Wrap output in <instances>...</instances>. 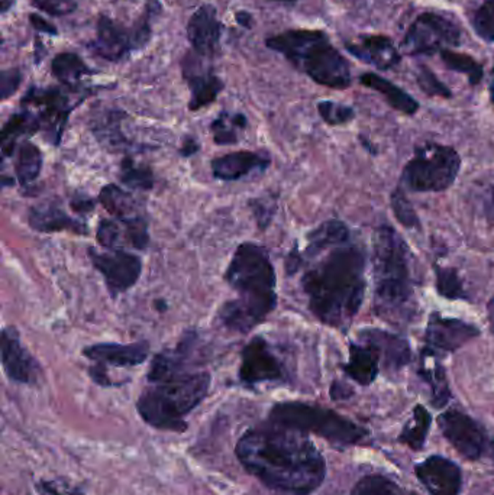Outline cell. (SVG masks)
Returning <instances> with one entry per match:
<instances>
[{
	"label": "cell",
	"instance_id": "obj_1",
	"mask_svg": "<svg viewBox=\"0 0 494 495\" xmlns=\"http://www.w3.org/2000/svg\"><path fill=\"white\" fill-rule=\"evenodd\" d=\"M235 455L265 487L283 495H309L326 475L321 452L309 433L268 421L239 438Z\"/></svg>",
	"mask_w": 494,
	"mask_h": 495
},
{
	"label": "cell",
	"instance_id": "obj_2",
	"mask_svg": "<svg viewBox=\"0 0 494 495\" xmlns=\"http://www.w3.org/2000/svg\"><path fill=\"white\" fill-rule=\"evenodd\" d=\"M305 271L303 293L310 312L331 327H345L355 319L366 294V256L348 240L329 249Z\"/></svg>",
	"mask_w": 494,
	"mask_h": 495
},
{
	"label": "cell",
	"instance_id": "obj_3",
	"mask_svg": "<svg viewBox=\"0 0 494 495\" xmlns=\"http://www.w3.org/2000/svg\"><path fill=\"white\" fill-rule=\"evenodd\" d=\"M225 280L239 297L219 308V320L232 332L248 334L277 306L276 271L267 249L251 242L239 245Z\"/></svg>",
	"mask_w": 494,
	"mask_h": 495
},
{
	"label": "cell",
	"instance_id": "obj_4",
	"mask_svg": "<svg viewBox=\"0 0 494 495\" xmlns=\"http://www.w3.org/2000/svg\"><path fill=\"white\" fill-rule=\"evenodd\" d=\"M374 312L392 323L415 316V256L392 226L383 225L373 237Z\"/></svg>",
	"mask_w": 494,
	"mask_h": 495
},
{
	"label": "cell",
	"instance_id": "obj_5",
	"mask_svg": "<svg viewBox=\"0 0 494 495\" xmlns=\"http://www.w3.org/2000/svg\"><path fill=\"white\" fill-rule=\"evenodd\" d=\"M265 46L284 56L293 67L316 84L345 91L352 84L350 61L319 30H290L265 39Z\"/></svg>",
	"mask_w": 494,
	"mask_h": 495
},
{
	"label": "cell",
	"instance_id": "obj_6",
	"mask_svg": "<svg viewBox=\"0 0 494 495\" xmlns=\"http://www.w3.org/2000/svg\"><path fill=\"white\" fill-rule=\"evenodd\" d=\"M212 377L206 371L186 372L154 383L138 397L141 419L159 430L185 431L189 416L211 390Z\"/></svg>",
	"mask_w": 494,
	"mask_h": 495
},
{
	"label": "cell",
	"instance_id": "obj_7",
	"mask_svg": "<svg viewBox=\"0 0 494 495\" xmlns=\"http://www.w3.org/2000/svg\"><path fill=\"white\" fill-rule=\"evenodd\" d=\"M270 421L305 433L321 436L340 447H350L364 440L366 429L321 405L300 402L277 403L270 410Z\"/></svg>",
	"mask_w": 494,
	"mask_h": 495
},
{
	"label": "cell",
	"instance_id": "obj_8",
	"mask_svg": "<svg viewBox=\"0 0 494 495\" xmlns=\"http://www.w3.org/2000/svg\"><path fill=\"white\" fill-rule=\"evenodd\" d=\"M461 157L453 147L427 143L416 147L404 165L400 183L409 192L439 193L448 190L460 173Z\"/></svg>",
	"mask_w": 494,
	"mask_h": 495
},
{
	"label": "cell",
	"instance_id": "obj_9",
	"mask_svg": "<svg viewBox=\"0 0 494 495\" xmlns=\"http://www.w3.org/2000/svg\"><path fill=\"white\" fill-rule=\"evenodd\" d=\"M160 6L150 2L141 21L133 27H124L108 16H100L96 27L95 41L91 42V51L108 61H121L134 51L145 47L152 38V22L159 13Z\"/></svg>",
	"mask_w": 494,
	"mask_h": 495
},
{
	"label": "cell",
	"instance_id": "obj_10",
	"mask_svg": "<svg viewBox=\"0 0 494 495\" xmlns=\"http://www.w3.org/2000/svg\"><path fill=\"white\" fill-rule=\"evenodd\" d=\"M463 28L448 16L437 12H423L409 25L400 49L411 56H432L446 48L463 44Z\"/></svg>",
	"mask_w": 494,
	"mask_h": 495
},
{
	"label": "cell",
	"instance_id": "obj_11",
	"mask_svg": "<svg viewBox=\"0 0 494 495\" xmlns=\"http://www.w3.org/2000/svg\"><path fill=\"white\" fill-rule=\"evenodd\" d=\"M442 435L446 436L458 454L470 461L491 458L494 442L486 429L460 410L451 409L438 417Z\"/></svg>",
	"mask_w": 494,
	"mask_h": 495
},
{
	"label": "cell",
	"instance_id": "obj_12",
	"mask_svg": "<svg viewBox=\"0 0 494 495\" xmlns=\"http://www.w3.org/2000/svg\"><path fill=\"white\" fill-rule=\"evenodd\" d=\"M22 105L39 109V113L35 115L41 124V131L46 132V139L53 145H60L68 115L73 110L72 101L67 94L58 89L32 87L22 99Z\"/></svg>",
	"mask_w": 494,
	"mask_h": 495
},
{
	"label": "cell",
	"instance_id": "obj_13",
	"mask_svg": "<svg viewBox=\"0 0 494 495\" xmlns=\"http://www.w3.org/2000/svg\"><path fill=\"white\" fill-rule=\"evenodd\" d=\"M89 256L96 270L105 278L106 287L114 297L133 289L143 274L140 256L125 249L98 252L89 248Z\"/></svg>",
	"mask_w": 494,
	"mask_h": 495
},
{
	"label": "cell",
	"instance_id": "obj_14",
	"mask_svg": "<svg viewBox=\"0 0 494 495\" xmlns=\"http://www.w3.org/2000/svg\"><path fill=\"white\" fill-rule=\"evenodd\" d=\"M239 379L249 386L282 383L287 379L286 367L268 342L256 336L242 349Z\"/></svg>",
	"mask_w": 494,
	"mask_h": 495
},
{
	"label": "cell",
	"instance_id": "obj_15",
	"mask_svg": "<svg viewBox=\"0 0 494 495\" xmlns=\"http://www.w3.org/2000/svg\"><path fill=\"white\" fill-rule=\"evenodd\" d=\"M479 327L455 317H444L441 313H430L425 330L428 348L435 352H455L465 343L479 338Z\"/></svg>",
	"mask_w": 494,
	"mask_h": 495
},
{
	"label": "cell",
	"instance_id": "obj_16",
	"mask_svg": "<svg viewBox=\"0 0 494 495\" xmlns=\"http://www.w3.org/2000/svg\"><path fill=\"white\" fill-rule=\"evenodd\" d=\"M197 341L199 334L195 330H187L176 348L167 349L155 355L147 376L150 384L193 372L192 368L196 365Z\"/></svg>",
	"mask_w": 494,
	"mask_h": 495
},
{
	"label": "cell",
	"instance_id": "obj_17",
	"mask_svg": "<svg viewBox=\"0 0 494 495\" xmlns=\"http://www.w3.org/2000/svg\"><path fill=\"white\" fill-rule=\"evenodd\" d=\"M2 364L13 383L34 386L41 376L39 360L22 345L15 327H4L2 332Z\"/></svg>",
	"mask_w": 494,
	"mask_h": 495
},
{
	"label": "cell",
	"instance_id": "obj_18",
	"mask_svg": "<svg viewBox=\"0 0 494 495\" xmlns=\"http://www.w3.org/2000/svg\"><path fill=\"white\" fill-rule=\"evenodd\" d=\"M343 47L355 60L377 68L378 72H389L403 60V54L387 35L361 34L354 41H345Z\"/></svg>",
	"mask_w": 494,
	"mask_h": 495
},
{
	"label": "cell",
	"instance_id": "obj_19",
	"mask_svg": "<svg viewBox=\"0 0 494 495\" xmlns=\"http://www.w3.org/2000/svg\"><path fill=\"white\" fill-rule=\"evenodd\" d=\"M202 58L204 56L193 51L183 61V75L190 89L189 109L193 112L212 105L223 91L222 80L202 63Z\"/></svg>",
	"mask_w": 494,
	"mask_h": 495
},
{
	"label": "cell",
	"instance_id": "obj_20",
	"mask_svg": "<svg viewBox=\"0 0 494 495\" xmlns=\"http://www.w3.org/2000/svg\"><path fill=\"white\" fill-rule=\"evenodd\" d=\"M420 484L429 495H460L463 488V473L460 466L441 455H432L415 466Z\"/></svg>",
	"mask_w": 494,
	"mask_h": 495
},
{
	"label": "cell",
	"instance_id": "obj_21",
	"mask_svg": "<svg viewBox=\"0 0 494 495\" xmlns=\"http://www.w3.org/2000/svg\"><path fill=\"white\" fill-rule=\"evenodd\" d=\"M222 35V23L218 19V12L212 4L200 6L187 23V39L193 51L209 58L218 53L219 42Z\"/></svg>",
	"mask_w": 494,
	"mask_h": 495
},
{
	"label": "cell",
	"instance_id": "obj_22",
	"mask_svg": "<svg viewBox=\"0 0 494 495\" xmlns=\"http://www.w3.org/2000/svg\"><path fill=\"white\" fill-rule=\"evenodd\" d=\"M359 338L361 343L370 345L378 353L380 362L386 369L400 371L411 362V345L406 339L400 338L399 334L370 327L361 330Z\"/></svg>",
	"mask_w": 494,
	"mask_h": 495
},
{
	"label": "cell",
	"instance_id": "obj_23",
	"mask_svg": "<svg viewBox=\"0 0 494 495\" xmlns=\"http://www.w3.org/2000/svg\"><path fill=\"white\" fill-rule=\"evenodd\" d=\"M270 155L253 152V151H238L222 155L212 161V173L223 181H238L251 174L264 173L270 167Z\"/></svg>",
	"mask_w": 494,
	"mask_h": 495
},
{
	"label": "cell",
	"instance_id": "obj_24",
	"mask_svg": "<svg viewBox=\"0 0 494 495\" xmlns=\"http://www.w3.org/2000/svg\"><path fill=\"white\" fill-rule=\"evenodd\" d=\"M150 353L147 342H135L129 345L121 343H96L83 349V355L95 364L114 365V367H136L145 362Z\"/></svg>",
	"mask_w": 494,
	"mask_h": 495
},
{
	"label": "cell",
	"instance_id": "obj_25",
	"mask_svg": "<svg viewBox=\"0 0 494 495\" xmlns=\"http://www.w3.org/2000/svg\"><path fill=\"white\" fill-rule=\"evenodd\" d=\"M28 221L32 230L41 233L67 232L86 235L87 228L83 221L68 216L61 207L53 203L32 207L28 214Z\"/></svg>",
	"mask_w": 494,
	"mask_h": 495
},
{
	"label": "cell",
	"instance_id": "obj_26",
	"mask_svg": "<svg viewBox=\"0 0 494 495\" xmlns=\"http://www.w3.org/2000/svg\"><path fill=\"white\" fill-rule=\"evenodd\" d=\"M359 82L361 86L380 93L385 100L392 106L393 109L397 110V112L413 117L420 109L419 101L413 96H411L408 91H403L402 87L386 79L383 75L377 74V73H362V74H360Z\"/></svg>",
	"mask_w": 494,
	"mask_h": 495
},
{
	"label": "cell",
	"instance_id": "obj_27",
	"mask_svg": "<svg viewBox=\"0 0 494 495\" xmlns=\"http://www.w3.org/2000/svg\"><path fill=\"white\" fill-rule=\"evenodd\" d=\"M350 230L341 221H328L308 235V245L302 256L303 264L321 256L324 252L333 249L334 247L345 244L350 240Z\"/></svg>",
	"mask_w": 494,
	"mask_h": 495
},
{
	"label": "cell",
	"instance_id": "obj_28",
	"mask_svg": "<svg viewBox=\"0 0 494 495\" xmlns=\"http://www.w3.org/2000/svg\"><path fill=\"white\" fill-rule=\"evenodd\" d=\"M378 353L366 343H350V360L343 365V372L360 386H370L378 376Z\"/></svg>",
	"mask_w": 494,
	"mask_h": 495
},
{
	"label": "cell",
	"instance_id": "obj_29",
	"mask_svg": "<svg viewBox=\"0 0 494 495\" xmlns=\"http://www.w3.org/2000/svg\"><path fill=\"white\" fill-rule=\"evenodd\" d=\"M419 376L422 377L423 381L430 386L432 404L437 409H442L444 405L448 404L451 391H449L446 368L442 367L441 362L438 360V352H435L434 349L428 348V346L423 349L422 355H420Z\"/></svg>",
	"mask_w": 494,
	"mask_h": 495
},
{
	"label": "cell",
	"instance_id": "obj_30",
	"mask_svg": "<svg viewBox=\"0 0 494 495\" xmlns=\"http://www.w3.org/2000/svg\"><path fill=\"white\" fill-rule=\"evenodd\" d=\"M41 131L39 117L32 110L25 109L9 117L2 129V157H13L22 136L34 135Z\"/></svg>",
	"mask_w": 494,
	"mask_h": 495
},
{
	"label": "cell",
	"instance_id": "obj_31",
	"mask_svg": "<svg viewBox=\"0 0 494 495\" xmlns=\"http://www.w3.org/2000/svg\"><path fill=\"white\" fill-rule=\"evenodd\" d=\"M51 72L61 84H65L72 91H79L82 80L86 75L93 74L91 68L84 65V61L73 53L58 54L51 63Z\"/></svg>",
	"mask_w": 494,
	"mask_h": 495
},
{
	"label": "cell",
	"instance_id": "obj_32",
	"mask_svg": "<svg viewBox=\"0 0 494 495\" xmlns=\"http://www.w3.org/2000/svg\"><path fill=\"white\" fill-rule=\"evenodd\" d=\"M16 178L22 186H30L39 178L42 169V152L35 143L23 141L15 151Z\"/></svg>",
	"mask_w": 494,
	"mask_h": 495
},
{
	"label": "cell",
	"instance_id": "obj_33",
	"mask_svg": "<svg viewBox=\"0 0 494 495\" xmlns=\"http://www.w3.org/2000/svg\"><path fill=\"white\" fill-rule=\"evenodd\" d=\"M439 58L442 65L451 72L460 73L467 77L472 86H479L484 79L483 65H480L474 56L470 54L460 53L453 48H446L439 51Z\"/></svg>",
	"mask_w": 494,
	"mask_h": 495
},
{
	"label": "cell",
	"instance_id": "obj_34",
	"mask_svg": "<svg viewBox=\"0 0 494 495\" xmlns=\"http://www.w3.org/2000/svg\"><path fill=\"white\" fill-rule=\"evenodd\" d=\"M430 424H432L430 412L423 405H416L411 421L404 424L403 430L399 435V442L411 447L412 450L422 449L427 442Z\"/></svg>",
	"mask_w": 494,
	"mask_h": 495
},
{
	"label": "cell",
	"instance_id": "obj_35",
	"mask_svg": "<svg viewBox=\"0 0 494 495\" xmlns=\"http://www.w3.org/2000/svg\"><path fill=\"white\" fill-rule=\"evenodd\" d=\"M99 202L102 203L106 211L117 216V219L140 216L136 213V209H138L136 200L133 199L128 193L124 192L122 188L117 187L115 184H109L102 188V192L99 195Z\"/></svg>",
	"mask_w": 494,
	"mask_h": 495
},
{
	"label": "cell",
	"instance_id": "obj_36",
	"mask_svg": "<svg viewBox=\"0 0 494 495\" xmlns=\"http://www.w3.org/2000/svg\"><path fill=\"white\" fill-rule=\"evenodd\" d=\"M248 120L242 113L222 112L211 125L213 141L218 145H232L238 143V131L247 128Z\"/></svg>",
	"mask_w": 494,
	"mask_h": 495
},
{
	"label": "cell",
	"instance_id": "obj_37",
	"mask_svg": "<svg viewBox=\"0 0 494 495\" xmlns=\"http://www.w3.org/2000/svg\"><path fill=\"white\" fill-rule=\"evenodd\" d=\"M435 275H437L435 284H437L438 293L442 297H446L448 300H465L467 299L464 285H463L455 268L435 265Z\"/></svg>",
	"mask_w": 494,
	"mask_h": 495
},
{
	"label": "cell",
	"instance_id": "obj_38",
	"mask_svg": "<svg viewBox=\"0 0 494 495\" xmlns=\"http://www.w3.org/2000/svg\"><path fill=\"white\" fill-rule=\"evenodd\" d=\"M121 181L135 190H152L154 176L145 165L136 164L131 157H125L121 164Z\"/></svg>",
	"mask_w": 494,
	"mask_h": 495
},
{
	"label": "cell",
	"instance_id": "obj_39",
	"mask_svg": "<svg viewBox=\"0 0 494 495\" xmlns=\"http://www.w3.org/2000/svg\"><path fill=\"white\" fill-rule=\"evenodd\" d=\"M472 27L480 39L487 44H494V0H484L472 12Z\"/></svg>",
	"mask_w": 494,
	"mask_h": 495
},
{
	"label": "cell",
	"instance_id": "obj_40",
	"mask_svg": "<svg viewBox=\"0 0 494 495\" xmlns=\"http://www.w3.org/2000/svg\"><path fill=\"white\" fill-rule=\"evenodd\" d=\"M351 495H403L396 482L383 475H367L354 485Z\"/></svg>",
	"mask_w": 494,
	"mask_h": 495
},
{
	"label": "cell",
	"instance_id": "obj_41",
	"mask_svg": "<svg viewBox=\"0 0 494 495\" xmlns=\"http://www.w3.org/2000/svg\"><path fill=\"white\" fill-rule=\"evenodd\" d=\"M416 82L419 89L430 98L453 99L451 89L428 65H419Z\"/></svg>",
	"mask_w": 494,
	"mask_h": 495
},
{
	"label": "cell",
	"instance_id": "obj_42",
	"mask_svg": "<svg viewBox=\"0 0 494 495\" xmlns=\"http://www.w3.org/2000/svg\"><path fill=\"white\" fill-rule=\"evenodd\" d=\"M96 239L108 251L122 249L125 242L124 226L119 219H103L96 230Z\"/></svg>",
	"mask_w": 494,
	"mask_h": 495
},
{
	"label": "cell",
	"instance_id": "obj_43",
	"mask_svg": "<svg viewBox=\"0 0 494 495\" xmlns=\"http://www.w3.org/2000/svg\"><path fill=\"white\" fill-rule=\"evenodd\" d=\"M390 204H392L393 213L404 228H408V230L420 228L418 214H416L415 209L412 207L411 202L404 195L403 188H396L392 193Z\"/></svg>",
	"mask_w": 494,
	"mask_h": 495
},
{
	"label": "cell",
	"instance_id": "obj_44",
	"mask_svg": "<svg viewBox=\"0 0 494 495\" xmlns=\"http://www.w3.org/2000/svg\"><path fill=\"white\" fill-rule=\"evenodd\" d=\"M317 112L321 115L325 124L331 125V126L350 124L355 117L354 108L333 100L319 101Z\"/></svg>",
	"mask_w": 494,
	"mask_h": 495
},
{
	"label": "cell",
	"instance_id": "obj_45",
	"mask_svg": "<svg viewBox=\"0 0 494 495\" xmlns=\"http://www.w3.org/2000/svg\"><path fill=\"white\" fill-rule=\"evenodd\" d=\"M32 4L51 16L68 15L77 8L76 0H32Z\"/></svg>",
	"mask_w": 494,
	"mask_h": 495
},
{
	"label": "cell",
	"instance_id": "obj_46",
	"mask_svg": "<svg viewBox=\"0 0 494 495\" xmlns=\"http://www.w3.org/2000/svg\"><path fill=\"white\" fill-rule=\"evenodd\" d=\"M22 82V73L18 68L4 70L0 75V91H2V100L11 98L20 89Z\"/></svg>",
	"mask_w": 494,
	"mask_h": 495
},
{
	"label": "cell",
	"instance_id": "obj_47",
	"mask_svg": "<svg viewBox=\"0 0 494 495\" xmlns=\"http://www.w3.org/2000/svg\"><path fill=\"white\" fill-rule=\"evenodd\" d=\"M42 492L48 495H82L77 488L67 487V484H61L60 481H47L39 485Z\"/></svg>",
	"mask_w": 494,
	"mask_h": 495
},
{
	"label": "cell",
	"instance_id": "obj_48",
	"mask_svg": "<svg viewBox=\"0 0 494 495\" xmlns=\"http://www.w3.org/2000/svg\"><path fill=\"white\" fill-rule=\"evenodd\" d=\"M30 21L32 28L39 30V32H44V34L51 35V37H56L58 34L57 28L54 27L53 23L47 22L46 19L37 15V13H30Z\"/></svg>",
	"mask_w": 494,
	"mask_h": 495
},
{
	"label": "cell",
	"instance_id": "obj_49",
	"mask_svg": "<svg viewBox=\"0 0 494 495\" xmlns=\"http://www.w3.org/2000/svg\"><path fill=\"white\" fill-rule=\"evenodd\" d=\"M331 395H333L334 400H345V398L351 397L352 391L345 384L336 381L331 386Z\"/></svg>",
	"mask_w": 494,
	"mask_h": 495
},
{
	"label": "cell",
	"instance_id": "obj_50",
	"mask_svg": "<svg viewBox=\"0 0 494 495\" xmlns=\"http://www.w3.org/2000/svg\"><path fill=\"white\" fill-rule=\"evenodd\" d=\"M72 207L74 212H79V213H86V212L91 211V209L95 207V202L91 199H83V197H79V199L73 200Z\"/></svg>",
	"mask_w": 494,
	"mask_h": 495
},
{
	"label": "cell",
	"instance_id": "obj_51",
	"mask_svg": "<svg viewBox=\"0 0 494 495\" xmlns=\"http://www.w3.org/2000/svg\"><path fill=\"white\" fill-rule=\"evenodd\" d=\"M197 150H199V143L193 138H186L183 148H181V155H183V157H190V155L197 152Z\"/></svg>",
	"mask_w": 494,
	"mask_h": 495
},
{
	"label": "cell",
	"instance_id": "obj_52",
	"mask_svg": "<svg viewBox=\"0 0 494 495\" xmlns=\"http://www.w3.org/2000/svg\"><path fill=\"white\" fill-rule=\"evenodd\" d=\"M484 212H486L487 218L494 221V184L487 195L486 203H484Z\"/></svg>",
	"mask_w": 494,
	"mask_h": 495
},
{
	"label": "cell",
	"instance_id": "obj_53",
	"mask_svg": "<svg viewBox=\"0 0 494 495\" xmlns=\"http://www.w3.org/2000/svg\"><path fill=\"white\" fill-rule=\"evenodd\" d=\"M237 22L241 27L251 28V22H253V16L249 15L248 12H239L237 13Z\"/></svg>",
	"mask_w": 494,
	"mask_h": 495
},
{
	"label": "cell",
	"instance_id": "obj_54",
	"mask_svg": "<svg viewBox=\"0 0 494 495\" xmlns=\"http://www.w3.org/2000/svg\"><path fill=\"white\" fill-rule=\"evenodd\" d=\"M487 316H489V323H490L491 332L494 334V299H491L490 303L487 306Z\"/></svg>",
	"mask_w": 494,
	"mask_h": 495
},
{
	"label": "cell",
	"instance_id": "obj_55",
	"mask_svg": "<svg viewBox=\"0 0 494 495\" xmlns=\"http://www.w3.org/2000/svg\"><path fill=\"white\" fill-rule=\"evenodd\" d=\"M15 4V0H2V4H0V9H2V13H6L9 12V9Z\"/></svg>",
	"mask_w": 494,
	"mask_h": 495
},
{
	"label": "cell",
	"instance_id": "obj_56",
	"mask_svg": "<svg viewBox=\"0 0 494 495\" xmlns=\"http://www.w3.org/2000/svg\"><path fill=\"white\" fill-rule=\"evenodd\" d=\"M489 91H490V100H491V103H493V105H494V84H493V82H491V84H490V89H489Z\"/></svg>",
	"mask_w": 494,
	"mask_h": 495
},
{
	"label": "cell",
	"instance_id": "obj_57",
	"mask_svg": "<svg viewBox=\"0 0 494 495\" xmlns=\"http://www.w3.org/2000/svg\"><path fill=\"white\" fill-rule=\"evenodd\" d=\"M491 77H493V84H494V63H493V68H491Z\"/></svg>",
	"mask_w": 494,
	"mask_h": 495
},
{
	"label": "cell",
	"instance_id": "obj_58",
	"mask_svg": "<svg viewBox=\"0 0 494 495\" xmlns=\"http://www.w3.org/2000/svg\"><path fill=\"white\" fill-rule=\"evenodd\" d=\"M284 2H287V0H284ZM291 2H293V0H291Z\"/></svg>",
	"mask_w": 494,
	"mask_h": 495
}]
</instances>
